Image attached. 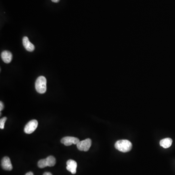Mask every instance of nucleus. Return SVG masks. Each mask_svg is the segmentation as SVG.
Wrapping results in <instances>:
<instances>
[{
    "label": "nucleus",
    "instance_id": "1a4fd4ad",
    "mask_svg": "<svg viewBox=\"0 0 175 175\" xmlns=\"http://www.w3.org/2000/svg\"><path fill=\"white\" fill-rule=\"evenodd\" d=\"M22 44L26 50L29 52H32L35 49V46L32 43H30L28 37H24L22 39Z\"/></svg>",
    "mask_w": 175,
    "mask_h": 175
},
{
    "label": "nucleus",
    "instance_id": "f03ea898",
    "mask_svg": "<svg viewBox=\"0 0 175 175\" xmlns=\"http://www.w3.org/2000/svg\"><path fill=\"white\" fill-rule=\"evenodd\" d=\"M46 83L47 81L45 77L43 76L38 77L35 83V88L37 92L41 94L45 93L47 89Z\"/></svg>",
    "mask_w": 175,
    "mask_h": 175
},
{
    "label": "nucleus",
    "instance_id": "ddd939ff",
    "mask_svg": "<svg viewBox=\"0 0 175 175\" xmlns=\"http://www.w3.org/2000/svg\"><path fill=\"white\" fill-rule=\"evenodd\" d=\"M3 108H4V106H3V103L1 101L0 102V111L1 112L3 109Z\"/></svg>",
    "mask_w": 175,
    "mask_h": 175
},
{
    "label": "nucleus",
    "instance_id": "423d86ee",
    "mask_svg": "<svg viewBox=\"0 0 175 175\" xmlns=\"http://www.w3.org/2000/svg\"><path fill=\"white\" fill-rule=\"evenodd\" d=\"M80 142L79 139L77 138L74 137H65L61 140V143L64 144L66 146H70L72 144L77 145Z\"/></svg>",
    "mask_w": 175,
    "mask_h": 175
},
{
    "label": "nucleus",
    "instance_id": "39448f33",
    "mask_svg": "<svg viewBox=\"0 0 175 175\" xmlns=\"http://www.w3.org/2000/svg\"><path fill=\"white\" fill-rule=\"evenodd\" d=\"M38 122L36 120L30 121L26 125L25 127V132L27 134H31L36 130L38 127Z\"/></svg>",
    "mask_w": 175,
    "mask_h": 175
},
{
    "label": "nucleus",
    "instance_id": "20e7f679",
    "mask_svg": "<svg viewBox=\"0 0 175 175\" xmlns=\"http://www.w3.org/2000/svg\"><path fill=\"white\" fill-rule=\"evenodd\" d=\"M91 145H92V140L90 139H87L84 140L80 141L76 145L78 150L82 151H88Z\"/></svg>",
    "mask_w": 175,
    "mask_h": 175
},
{
    "label": "nucleus",
    "instance_id": "6e6552de",
    "mask_svg": "<svg viewBox=\"0 0 175 175\" xmlns=\"http://www.w3.org/2000/svg\"><path fill=\"white\" fill-rule=\"evenodd\" d=\"M77 163L73 159H69L67 162V170L71 174H75L76 173Z\"/></svg>",
    "mask_w": 175,
    "mask_h": 175
},
{
    "label": "nucleus",
    "instance_id": "2eb2a0df",
    "mask_svg": "<svg viewBox=\"0 0 175 175\" xmlns=\"http://www.w3.org/2000/svg\"><path fill=\"white\" fill-rule=\"evenodd\" d=\"M25 175H34V174L32 172H29L26 173V174H25Z\"/></svg>",
    "mask_w": 175,
    "mask_h": 175
},
{
    "label": "nucleus",
    "instance_id": "f257e3e1",
    "mask_svg": "<svg viewBox=\"0 0 175 175\" xmlns=\"http://www.w3.org/2000/svg\"><path fill=\"white\" fill-rule=\"evenodd\" d=\"M115 148L122 152H127L132 149V144L130 141L127 140H121L115 143Z\"/></svg>",
    "mask_w": 175,
    "mask_h": 175
},
{
    "label": "nucleus",
    "instance_id": "4468645a",
    "mask_svg": "<svg viewBox=\"0 0 175 175\" xmlns=\"http://www.w3.org/2000/svg\"><path fill=\"white\" fill-rule=\"evenodd\" d=\"M43 175H53L51 173H50V172H45V173H44Z\"/></svg>",
    "mask_w": 175,
    "mask_h": 175
},
{
    "label": "nucleus",
    "instance_id": "7ed1b4c3",
    "mask_svg": "<svg viewBox=\"0 0 175 175\" xmlns=\"http://www.w3.org/2000/svg\"><path fill=\"white\" fill-rule=\"evenodd\" d=\"M56 163V159L52 156H50L45 159L39 160L38 162V165L40 168H44L46 166L52 167L54 166Z\"/></svg>",
    "mask_w": 175,
    "mask_h": 175
},
{
    "label": "nucleus",
    "instance_id": "9b49d317",
    "mask_svg": "<svg viewBox=\"0 0 175 175\" xmlns=\"http://www.w3.org/2000/svg\"><path fill=\"white\" fill-rule=\"evenodd\" d=\"M172 139L170 138H167L163 139L161 140L159 142L160 145L164 148H168L170 147L172 145Z\"/></svg>",
    "mask_w": 175,
    "mask_h": 175
},
{
    "label": "nucleus",
    "instance_id": "dca6fc26",
    "mask_svg": "<svg viewBox=\"0 0 175 175\" xmlns=\"http://www.w3.org/2000/svg\"><path fill=\"white\" fill-rule=\"evenodd\" d=\"M53 2H58L60 0H51Z\"/></svg>",
    "mask_w": 175,
    "mask_h": 175
},
{
    "label": "nucleus",
    "instance_id": "9d476101",
    "mask_svg": "<svg viewBox=\"0 0 175 175\" xmlns=\"http://www.w3.org/2000/svg\"><path fill=\"white\" fill-rule=\"evenodd\" d=\"M12 54L8 51H4L1 54L2 59L6 63H9L12 59Z\"/></svg>",
    "mask_w": 175,
    "mask_h": 175
},
{
    "label": "nucleus",
    "instance_id": "0eeeda50",
    "mask_svg": "<svg viewBox=\"0 0 175 175\" xmlns=\"http://www.w3.org/2000/svg\"><path fill=\"white\" fill-rule=\"evenodd\" d=\"M1 165L2 168L5 170L11 171L13 168L11 161L8 157H5L3 158L2 160Z\"/></svg>",
    "mask_w": 175,
    "mask_h": 175
},
{
    "label": "nucleus",
    "instance_id": "f8f14e48",
    "mask_svg": "<svg viewBox=\"0 0 175 175\" xmlns=\"http://www.w3.org/2000/svg\"><path fill=\"white\" fill-rule=\"evenodd\" d=\"M7 120V118L6 117H3L0 120V128H1V129H2L4 128L5 122H6Z\"/></svg>",
    "mask_w": 175,
    "mask_h": 175
}]
</instances>
